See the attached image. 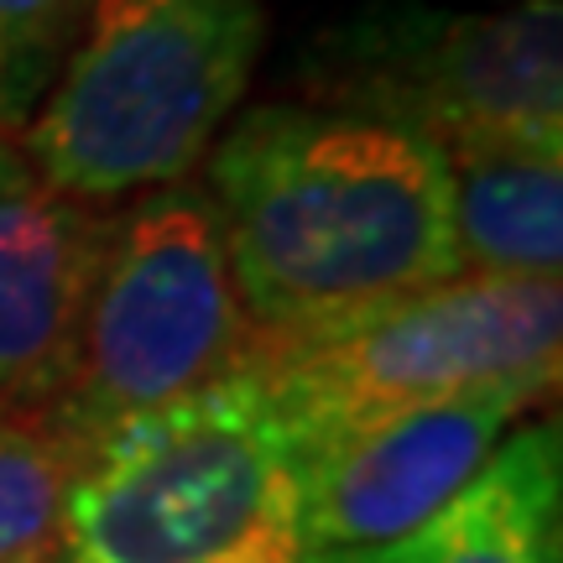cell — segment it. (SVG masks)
<instances>
[{
	"mask_svg": "<svg viewBox=\"0 0 563 563\" xmlns=\"http://www.w3.org/2000/svg\"><path fill=\"white\" fill-rule=\"evenodd\" d=\"M203 199L256 340H302L460 277L433 141L319 104H256L209 146Z\"/></svg>",
	"mask_w": 563,
	"mask_h": 563,
	"instance_id": "1",
	"label": "cell"
},
{
	"mask_svg": "<svg viewBox=\"0 0 563 563\" xmlns=\"http://www.w3.org/2000/svg\"><path fill=\"white\" fill-rule=\"evenodd\" d=\"M63 563H313L302 443L251 371L110 428L74 464Z\"/></svg>",
	"mask_w": 563,
	"mask_h": 563,
	"instance_id": "2",
	"label": "cell"
},
{
	"mask_svg": "<svg viewBox=\"0 0 563 563\" xmlns=\"http://www.w3.org/2000/svg\"><path fill=\"white\" fill-rule=\"evenodd\" d=\"M266 47L262 0H95L16 146L79 203L141 199L209 157Z\"/></svg>",
	"mask_w": 563,
	"mask_h": 563,
	"instance_id": "3",
	"label": "cell"
},
{
	"mask_svg": "<svg viewBox=\"0 0 563 563\" xmlns=\"http://www.w3.org/2000/svg\"><path fill=\"white\" fill-rule=\"evenodd\" d=\"M308 104L376 121L439 152L470 141H563V5L365 0L302 42Z\"/></svg>",
	"mask_w": 563,
	"mask_h": 563,
	"instance_id": "4",
	"label": "cell"
},
{
	"mask_svg": "<svg viewBox=\"0 0 563 563\" xmlns=\"http://www.w3.org/2000/svg\"><path fill=\"white\" fill-rule=\"evenodd\" d=\"M251 350L256 329L224 262L220 220L199 188L173 183L110 214L74 371L47 418L84 454L141 412L241 376Z\"/></svg>",
	"mask_w": 563,
	"mask_h": 563,
	"instance_id": "5",
	"label": "cell"
},
{
	"mask_svg": "<svg viewBox=\"0 0 563 563\" xmlns=\"http://www.w3.org/2000/svg\"><path fill=\"white\" fill-rule=\"evenodd\" d=\"M559 282L454 277L302 340H256L251 376L272 391L298 443L397 407L481 386L559 391Z\"/></svg>",
	"mask_w": 563,
	"mask_h": 563,
	"instance_id": "6",
	"label": "cell"
},
{
	"mask_svg": "<svg viewBox=\"0 0 563 563\" xmlns=\"http://www.w3.org/2000/svg\"><path fill=\"white\" fill-rule=\"evenodd\" d=\"M553 402L548 386H481L397 407L302 443V532L313 553H376L418 532L481 475L511 422Z\"/></svg>",
	"mask_w": 563,
	"mask_h": 563,
	"instance_id": "7",
	"label": "cell"
},
{
	"mask_svg": "<svg viewBox=\"0 0 563 563\" xmlns=\"http://www.w3.org/2000/svg\"><path fill=\"white\" fill-rule=\"evenodd\" d=\"M110 214L58 194L0 136V407L53 412L79 350Z\"/></svg>",
	"mask_w": 563,
	"mask_h": 563,
	"instance_id": "8",
	"label": "cell"
},
{
	"mask_svg": "<svg viewBox=\"0 0 563 563\" xmlns=\"http://www.w3.org/2000/svg\"><path fill=\"white\" fill-rule=\"evenodd\" d=\"M371 563H563V449L559 422H527L481 475Z\"/></svg>",
	"mask_w": 563,
	"mask_h": 563,
	"instance_id": "9",
	"label": "cell"
},
{
	"mask_svg": "<svg viewBox=\"0 0 563 563\" xmlns=\"http://www.w3.org/2000/svg\"><path fill=\"white\" fill-rule=\"evenodd\" d=\"M443 167L460 277L559 282L563 141H470Z\"/></svg>",
	"mask_w": 563,
	"mask_h": 563,
	"instance_id": "10",
	"label": "cell"
},
{
	"mask_svg": "<svg viewBox=\"0 0 563 563\" xmlns=\"http://www.w3.org/2000/svg\"><path fill=\"white\" fill-rule=\"evenodd\" d=\"M74 443L47 412L0 407V563H58Z\"/></svg>",
	"mask_w": 563,
	"mask_h": 563,
	"instance_id": "11",
	"label": "cell"
},
{
	"mask_svg": "<svg viewBox=\"0 0 563 563\" xmlns=\"http://www.w3.org/2000/svg\"><path fill=\"white\" fill-rule=\"evenodd\" d=\"M95 0H0V136L32 121Z\"/></svg>",
	"mask_w": 563,
	"mask_h": 563,
	"instance_id": "12",
	"label": "cell"
},
{
	"mask_svg": "<svg viewBox=\"0 0 563 563\" xmlns=\"http://www.w3.org/2000/svg\"><path fill=\"white\" fill-rule=\"evenodd\" d=\"M329 563H371L365 553H329Z\"/></svg>",
	"mask_w": 563,
	"mask_h": 563,
	"instance_id": "13",
	"label": "cell"
},
{
	"mask_svg": "<svg viewBox=\"0 0 563 563\" xmlns=\"http://www.w3.org/2000/svg\"><path fill=\"white\" fill-rule=\"evenodd\" d=\"M485 5H522V0H485Z\"/></svg>",
	"mask_w": 563,
	"mask_h": 563,
	"instance_id": "14",
	"label": "cell"
},
{
	"mask_svg": "<svg viewBox=\"0 0 563 563\" xmlns=\"http://www.w3.org/2000/svg\"><path fill=\"white\" fill-rule=\"evenodd\" d=\"M313 563H329V553H313Z\"/></svg>",
	"mask_w": 563,
	"mask_h": 563,
	"instance_id": "15",
	"label": "cell"
}]
</instances>
